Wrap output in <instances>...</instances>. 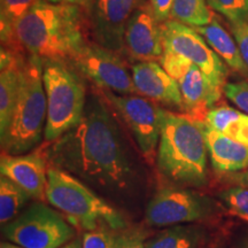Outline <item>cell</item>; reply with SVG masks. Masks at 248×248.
<instances>
[{
	"label": "cell",
	"instance_id": "cell-1",
	"mask_svg": "<svg viewBox=\"0 0 248 248\" xmlns=\"http://www.w3.org/2000/svg\"><path fill=\"white\" fill-rule=\"evenodd\" d=\"M47 156L53 167L110 194L129 191L136 179L119 124L95 94L88 98L78 124L49 146Z\"/></svg>",
	"mask_w": 248,
	"mask_h": 248
},
{
	"label": "cell",
	"instance_id": "cell-2",
	"mask_svg": "<svg viewBox=\"0 0 248 248\" xmlns=\"http://www.w3.org/2000/svg\"><path fill=\"white\" fill-rule=\"evenodd\" d=\"M89 15L75 5L38 0L16 23L13 44L40 59L71 61L88 44Z\"/></svg>",
	"mask_w": 248,
	"mask_h": 248
},
{
	"label": "cell",
	"instance_id": "cell-3",
	"mask_svg": "<svg viewBox=\"0 0 248 248\" xmlns=\"http://www.w3.org/2000/svg\"><path fill=\"white\" fill-rule=\"evenodd\" d=\"M207 157L203 121L163 109L156 160L164 177L178 184L202 186L207 182Z\"/></svg>",
	"mask_w": 248,
	"mask_h": 248
},
{
	"label": "cell",
	"instance_id": "cell-4",
	"mask_svg": "<svg viewBox=\"0 0 248 248\" xmlns=\"http://www.w3.org/2000/svg\"><path fill=\"white\" fill-rule=\"evenodd\" d=\"M47 98L43 79V59L28 54L18 97L7 131L1 139L6 155H21L36 147L44 135Z\"/></svg>",
	"mask_w": 248,
	"mask_h": 248
},
{
	"label": "cell",
	"instance_id": "cell-5",
	"mask_svg": "<svg viewBox=\"0 0 248 248\" xmlns=\"http://www.w3.org/2000/svg\"><path fill=\"white\" fill-rule=\"evenodd\" d=\"M46 200L74 224L85 230H123L122 214L71 173L51 166L47 169Z\"/></svg>",
	"mask_w": 248,
	"mask_h": 248
},
{
	"label": "cell",
	"instance_id": "cell-6",
	"mask_svg": "<svg viewBox=\"0 0 248 248\" xmlns=\"http://www.w3.org/2000/svg\"><path fill=\"white\" fill-rule=\"evenodd\" d=\"M43 79L47 98L44 139L55 141L82 120L86 101L83 76L68 61L43 59Z\"/></svg>",
	"mask_w": 248,
	"mask_h": 248
},
{
	"label": "cell",
	"instance_id": "cell-7",
	"mask_svg": "<svg viewBox=\"0 0 248 248\" xmlns=\"http://www.w3.org/2000/svg\"><path fill=\"white\" fill-rule=\"evenodd\" d=\"M2 232L9 243L22 248H60L75 237L66 218L43 203L31 204L2 225Z\"/></svg>",
	"mask_w": 248,
	"mask_h": 248
},
{
	"label": "cell",
	"instance_id": "cell-8",
	"mask_svg": "<svg viewBox=\"0 0 248 248\" xmlns=\"http://www.w3.org/2000/svg\"><path fill=\"white\" fill-rule=\"evenodd\" d=\"M71 64L80 75L94 83L102 91L122 95L138 93L132 74H130L120 54L97 43H88L71 60Z\"/></svg>",
	"mask_w": 248,
	"mask_h": 248
},
{
	"label": "cell",
	"instance_id": "cell-9",
	"mask_svg": "<svg viewBox=\"0 0 248 248\" xmlns=\"http://www.w3.org/2000/svg\"><path fill=\"white\" fill-rule=\"evenodd\" d=\"M214 212L209 198L182 187H164L148 202L145 219L153 226H172L207 218Z\"/></svg>",
	"mask_w": 248,
	"mask_h": 248
},
{
	"label": "cell",
	"instance_id": "cell-10",
	"mask_svg": "<svg viewBox=\"0 0 248 248\" xmlns=\"http://www.w3.org/2000/svg\"><path fill=\"white\" fill-rule=\"evenodd\" d=\"M163 47L188 59L208 76L214 84L224 89L228 69L224 61L193 27L175 20L162 23Z\"/></svg>",
	"mask_w": 248,
	"mask_h": 248
},
{
	"label": "cell",
	"instance_id": "cell-11",
	"mask_svg": "<svg viewBox=\"0 0 248 248\" xmlns=\"http://www.w3.org/2000/svg\"><path fill=\"white\" fill-rule=\"evenodd\" d=\"M104 95L128 125L141 153L146 157L153 156L159 146L163 109L153 101L135 94L104 91Z\"/></svg>",
	"mask_w": 248,
	"mask_h": 248
},
{
	"label": "cell",
	"instance_id": "cell-12",
	"mask_svg": "<svg viewBox=\"0 0 248 248\" xmlns=\"http://www.w3.org/2000/svg\"><path fill=\"white\" fill-rule=\"evenodd\" d=\"M148 0H92L89 9L90 33L102 47L123 53L124 33L130 18Z\"/></svg>",
	"mask_w": 248,
	"mask_h": 248
},
{
	"label": "cell",
	"instance_id": "cell-13",
	"mask_svg": "<svg viewBox=\"0 0 248 248\" xmlns=\"http://www.w3.org/2000/svg\"><path fill=\"white\" fill-rule=\"evenodd\" d=\"M123 52L138 61H160L162 57V24L155 17L150 1L130 18L124 33Z\"/></svg>",
	"mask_w": 248,
	"mask_h": 248
},
{
	"label": "cell",
	"instance_id": "cell-14",
	"mask_svg": "<svg viewBox=\"0 0 248 248\" xmlns=\"http://www.w3.org/2000/svg\"><path fill=\"white\" fill-rule=\"evenodd\" d=\"M131 74L139 94L184 110L178 82L156 61H139L132 66Z\"/></svg>",
	"mask_w": 248,
	"mask_h": 248
},
{
	"label": "cell",
	"instance_id": "cell-15",
	"mask_svg": "<svg viewBox=\"0 0 248 248\" xmlns=\"http://www.w3.org/2000/svg\"><path fill=\"white\" fill-rule=\"evenodd\" d=\"M47 167L39 153L2 155L0 172L27 191L31 199L46 200Z\"/></svg>",
	"mask_w": 248,
	"mask_h": 248
},
{
	"label": "cell",
	"instance_id": "cell-16",
	"mask_svg": "<svg viewBox=\"0 0 248 248\" xmlns=\"http://www.w3.org/2000/svg\"><path fill=\"white\" fill-rule=\"evenodd\" d=\"M16 47L0 49V137L7 131L18 92L28 54Z\"/></svg>",
	"mask_w": 248,
	"mask_h": 248
},
{
	"label": "cell",
	"instance_id": "cell-17",
	"mask_svg": "<svg viewBox=\"0 0 248 248\" xmlns=\"http://www.w3.org/2000/svg\"><path fill=\"white\" fill-rule=\"evenodd\" d=\"M177 82L181 89L184 110L198 120H200V115L204 119L207 111L222 97L223 88L214 84L208 76L194 63H192Z\"/></svg>",
	"mask_w": 248,
	"mask_h": 248
},
{
	"label": "cell",
	"instance_id": "cell-18",
	"mask_svg": "<svg viewBox=\"0 0 248 248\" xmlns=\"http://www.w3.org/2000/svg\"><path fill=\"white\" fill-rule=\"evenodd\" d=\"M208 156L218 172H237L248 168V147L209 128L203 122Z\"/></svg>",
	"mask_w": 248,
	"mask_h": 248
},
{
	"label": "cell",
	"instance_id": "cell-19",
	"mask_svg": "<svg viewBox=\"0 0 248 248\" xmlns=\"http://www.w3.org/2000/svg\"><path fill=\"white\" fill-rule=\"evenodd\" d=\"M194 29L203 37L210 47L230 69L244 76H248V67L241 58L233 36L228 32L217 18L214 17L209 24L197 27Z\"/></svg>",
	"mask_w": 248,
	"mask_h": 248
},
{
	"label": "cell",
	"instance_id": "cell-20",
	"mask_svg": "<svg viewBox=\"0 0 248 248\" xmlns=\"http://www.w3.org/2000/svg\"><path fill=\"white\" fill-rule=\"evenodd\" d=\"M203 122L226 137L248 147V115L230 106L213 107L207 111Z\"/></svg>",
	"mask_w": 248,
	"mask_h": 248
},
{
	"label": "cell",
	"instance_id": "cell-21",
	"mask_svg": "<svg viewBox=\"0 0 248 248\" xmlns=\"http://www.w3.org/2000/svg\"><path fill=\"white\" fill-rule=\"evenodd\" d=\"M206 232L199 225H172L146 241L147 248H201Z\"/></svg>",
	"mask_w": 248,
	"mask_h": 248
},
{
	"label": "cell",
	"instance_id": "cell-22",
	"mask_svg": "<svg viewBox=\"0 0 248 248\" xmlns=\"http://www.w3.org/2000/svg\"><path fill=\"white\" fill-rule=\"evenodd\" d=\"M31 197L21 186L11 179L0 177V222L2 225L13 221L20 215L21 209Z\"/></svg>",
	"mask_w": 248,
	"mask_h": 248
},
{
	"label": "cell",
	"instance_id": "cell-23",
	"mask_svg": "<svg viewBox=\"0 0 248 248\" xmlns=\"http://www.w3.org/2000/svg\"><path fill=\"white\" fill-rule=\"evenodd\" d=\"M209 8L207 0H173L169 20L193 28L207 26L215 17Z\"/></svg>",
	"mask_w": 248,
	"mask_h": 248
},
{
	"label": "cell",
	"instance_id": "cell-24",
	"mask_svg": "<svg viewBox=\"0 0 248 248\" xmlns=\"http://www.w3.org/2000/svg\"><path fill=\"white\" fill-rule=\"evenodd\" d=\"M38 0H0V35L1 46L13 44L14 29Z\"/></svg>",
	"mask_w": 248,
	"mask_h": 248
},
{
	"label": "cell",
	"instance_id": "cell-25",
	"mask_svg": "<svg viewBox=\"0 0 248 248\" xmlns=\"http://www.w3.org/2000/svg\"><path fill=\"white\" fill-rule=\"evenodd\" d=\"M219 198L232 215L248 223V187L233 186L221 192Z\"/></svg>",
	"mask_w": 248,
	"mask_h": 248
},
{
	"label": "cell",
	"instance_id": "cell-26",
	"mask_svg": "<svg viewBox=\"0 0 248 248\" xmlns=\"http://www.w3.org/2000/svg\"><path fill=\"white\" fill-rule=\"evenodd\" d=\"M207 4L230 23L248 20V0H207Z\"/></svg>",
	"mask_w": 248,
	"mask_h": 248
},
{
	"label": "cell",
	"instance_id": "cell-27",
	"mask_svg": "<svg viewBox=\"0 0 248 248\" xmlns=\"http://www.w3.org/2000/svg\"><path fill=\"white\" fill-rule=\"evenodd\" d=\"M119 232L101 228L86 231L82 238L83 248H116Z\"/></svg>",
	"mask_w": 248,
	"mask_h": 248
},
{
	"label": "cell",
	"instance_id": "cell-28",
	"mask_svg": "<svg viewBox=\"0 0 248 248\" xmlns=\"http://www.w3.org/2000/svg\"><path fill=\"white\" fill-rule=\"evenodd\" d=\"M160 63L163 69L176 80L181 78L192 66V62L188 59L167 47H163V54L160 59Z\"/></svg>",
	"mask_w": 248,
	"mask_h": 248
},
{
	"label": "cell",
	"instance_id": "cell-29",
	"mask_svg": "<svg viewBox=\"0 0 248 248\" xmlns=\"http://www.w3.org/2000/svg\"><path fill=\"white\" fill-rule=\"evenodd\" d=\"M223 93L235 107L248 115V80L226 83Z\"/></svg>",
	"mask_w": 248,
	"mask_h": 248
},
{
	"label": "cell",
	"instance_id": "cell-30",
	"mask_svg": "<svg viewBox=\"0 0 248 248\" xmlns=\"http://www.w3.org/2000/svg\"><path fill=\"white\" fill-rule=\"evenodd\" d=\"M230 30L239 48L241 58L248 67V20L231 22Z\"/></svg>",
	"mask_w": 248,
	"mask_h": 248
},
{
	"label": "cell",
	"instance_id": "cell-31",
	"mask_svg": "<svg viewBox=\"0 0 248 248\" xmlns=\"http://www.w3.org/2000/svg\"><path fill=\"white\" fill-rule=\"evenodd\" d=\"M146 235L139 230H124L119 232L116 248H147Z\"/></svg>",
	"mask_w": 248,
	"mask_h": 248
},
{
	"label": "cell",
	"instance_id": "cell-32",
	"mask_svg": "<svg viewBox=\"0 0 248 248\" xmlns=\"http://www.w3.org/2000/svg\"><path fill=\"white\" fill-rule=\"evenodd\" d=\"M156 20L162 24L170 18L173 0H148Z\"/></svg>",
	"mask_w": 248,
	"mask_h": 248
},
{
	"label": "cell",
	"instance_id": "cell-33",
	"mask_svg": "<svg viewBox=\"0 0 248 248\" xmlns=\"http://www.w3.org/2000/svg\"><path fill=\"white\" fill-rule=\"evenodd\" d=\"M49 2H53V4H66V5H75L79 6V7L84 8L89 13L90 6H91L92 0H47Z\"/></svg>",
	"mask_w": 248,
	"mask_h": 248
},
{
	"label": "cell",
	"instance_id": "cell-34",
	"mask_svg": "<svg viewBox=\"0 0 248 248\" xmlns=\"http://www.w3.org/2000/svg\"><path fill=\"white\" fill-rule=\"evenodd\" d=\"M60 248H83L82 239H73Z\"/></svg>",
	"mask_w": 248,
	"mask_h": 248
},
{
	"label": "cell",
	"instance_id": "cell-35",
	"mask_svg": "<svg viewBox=\"0 0 248 248\" xmlns=\"http://www.w3.org/2000/svg\"><path fill=\"white\" fill-rule=\"evenodd\" d=\"M239 182H240L241 185L248 187V170H246V171L243 172V173H240Z\"/></svg>",
	"mask_w": 248,
	"mask_h": 248
},
{
	"label": "cell",
	"instance_id": "cell-36",
	"mask_svg": "<svg viewBox=\"0 0 248 248\" xmlns=\"http://www.w3.org/2000/svg\"><path fill=\"white\" fill-rule=\"evenodd\" d=\"M0 248H22V247L9 243V241H2L1 245H0Z\"/></svg>",
	"mask_w": 248,
	"mask_h": 248
},
{
	"label": "cell",
	"instance_id": "cell-37",
	"mask_svg": "<svg viewBox=\"0 0 248 248\" xmlns=\"http://www.w3.org/2000/svg\"><path fill=\"white\" fill-rule=\"evenodd\" d=\"M237 248H248V238H245L243 241H240Z\"/></svg>",
	"mask_w": 248,
	"mask_h": 248
}]
</instances>
